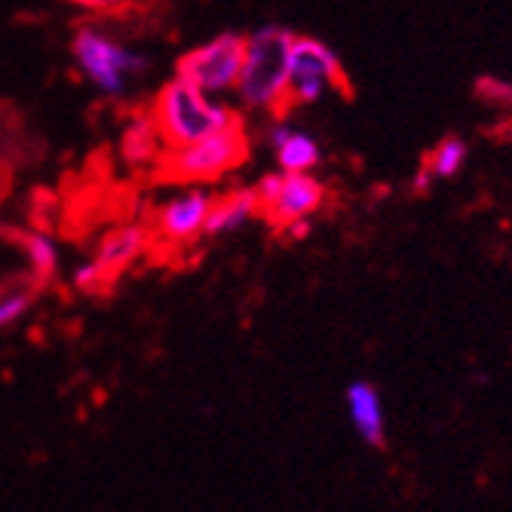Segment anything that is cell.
Here are the masks:
<instances>
[{
    "instance_id": "6da1fadb",
    "label": "cell",
    "mask_w": 512,
    "mask_h": 512,
    "mask_svg": "<svg viewBox=\"0 0 512 512\" xmlns=\"http://www.w3.org/2000/svg\"><path fill=\"white\" fill-rule=\"evenodd\" d=\"M295 34L279 25H264L246 34L243 71L237 99L246 111L279 117L289 108V53Z\"/></svg>"
},
{
    "instance_id": "7a4b0ae2",
    "label": "cell",
    "mask_w": 512,
    "mask_h": 512,
    "mask_svg": "<svg viewBox=\"0 0 512 512\" xmlns=\"http://www.w3.org/2000/svg\"><path fill=\"white\" fill-rule=\"evenodd\" d=\"M148 114L166 148L191 145L203 135H212L243 120L237 108L218 102V96H209V92H203L191 80H184L181 74L160 86Z\"/></svg>"
},
{
    "instance_id": "3957f363",
    "label": "cell",
    "mask_w": 512,
    "mask_h": 512,
    "mask_svg": "<svg viewBox=\"0 0 512 512\" xmlns=\"http://www.w3.org/2000/svg\"><path fill=\"white\" fill-rule=\"evenodd\" d=\"M246 160H249V132L246 123L240 120L227 129L197 138L191 145L166 148L157 163V175L163 181L188 184L191 188V184L221 181L224 175L237 172Z\"/></svg>"
},
{
    "instance_id": "277c9868",
    "label": "cell",
    "mask_w": 512,
    "mask_h": 512,
    "mask_svg": "<svg viewBox=\"0 0 512 512\" xmlns=\"http://www.w3.org/2000/svg\"><path fill=\"white\" fill-rule=\"evenodd\" d=\"M71 56L80 68L83 80L96 86L102 96L120 99L132 80L148 71V59L129 50L117 37H111L102 25H80L71 40Z\"/></svg>"
},
{
    "instance_id": "5b68a950",
    "label": "cell",
    "mask_w": 512,
    "mask_h": 512,
    "mask_svg": "<svg viewBox=\"0 0 512 512\" xmlns=\"http://www.w3.org/2000/svg\"><path fill=\"white\" fill-rule=\"evenodd\" d=\"M258 215L276 227V230H292V237L304 234L307 218L316 215L325 203L322 181L310 172H270L258 184H252Z\"/></svg>"
},
{
    "instance_id": "8992f818",
    "label": "cell",
    "mask_w": 512,
    "mask_h": 512,
    "mask_svg": "<svg viewBox=\"0 0 512 512\" xmlns=\"http://www.w3.org/2000/svg\"><path fill=\"white\" fill-rule=\"evenodd\" d=\"M329 92H350L338 53L316 37H295L289 53V108L313 105Z\"/></svg>"
},
{
    "instance_id": "52a82bcc",
    "label": "cell",
    "mask_w": 512,
    "mask_h": 512,
    "mask_svg": "<svg viewBox=\"0 0 512 512\" xmlns=\"http://www.w3.org/2000/svg\"><path fill=\"white\" fill-rule=\"evenodd\" d=\"M243 53H246V34H218L200 46H194L191 53H184L178 59L175 74L184 80H191L209 96H227L237 89L240 71H243Z\"/></svg>"
},
{
    "instance_id": "ba28073f",
    "label": "cell",
    "mask_w": 512,
    "mask_h": 512,
    "mask_svg": "<svg viewBox=\"0 0 512 512\" xmlns=\"http://www.w3.org/2000/svg\"><path fill=\"white\" fill-rule=\"evenodd\" d=\"M212 194L203 184H191L188 191L175 194L166 206H160L151 234L166 246H191L206 237V218H209Z\"/></svg>"
},
{
    "instance_id": "9c48e42d",
    "label": "cell",
    "mask_w": 512,
    "mask_h": 512,
    "mask_svg": "<svg viewBox=\"0 0 512 512\" xmlns=\"http://www.w3.org/2000/svg\"><path fill=\"white\" fill-rule=\"evenodd\" d=\"M151 243H154L151 227H145V224H123V227L111 230V234H105V240L99 243V249H96V255H92V258L99 261V267L105 270L108 279H117L138 258L148 255Z\"/></svg>"
},
{
    "instance_id": "30bf717a",
    "label": "cell",
    "mask_w": 512,
    "mask_h": 512,
    "mask_svg": "<svg viewBox=\"0 0 512 512\" xmlns=\"http://www.w3.org/2000/svg\"><path fill=\"white\" fill-rule=\"evenodd\" d=\"M344 402H347L350 424L362 436V442L371 448H381L387 442V414L378 387L368 381H353L344 393Z\"/></svg>"
},
{
    "instance_id": "8fae6325",
    "label": "cell",
    "mask_w": 512,
    "mask_h": 512,
    "mask_svg": "<svg viewBox=\"0 0 512 512\" xmlns=\"http://www.w3.org/2000/svg\"><path fill=\"white\" fill-rule=\"evenodd\" d=\"M267 142L276 151V163L283 172H313L322 160V151L316 145V138L307 132L292 129L289 123L276 120L267 129Z\"/></svg>"
},
{
    "instance_id": "7c38bea8",
    "label": "cell",
    "mask_w": 512,
    "mask_h": 512,
    "mask_svg": "<svg viewBox=\"0 0 512 512\" xmlns=\"http://www.w3.org/2000/svg\"><path fill=\"white\" fill-rule=\"evenodd\" d=\"M258 215V200L252 188H234L224 194H212L209 218H206V237H227L249 224Z\"/></svg>"
},
{
    "instance_id": "4fadbf2b",
    "label": "cell",
    "mask_w": 512,
    "mask_h": 512,
    "mask_svg": "<svg viewBox=\"0 0 512 512\" xmlns=\"http://www.w3.org/2000/svg\"><path fill=\"white\" fill-rule=\"evenodd\" d=\"M120 148H123V160L129 166H135V169H148V166L157 169L166 145H163V138H160V132H157V126H154L148 111L135 114L126 123L123 138H120Z\"/></svg>"
},
{
    "instance_id": "5bb4252c",
    "label": "cell",
    "mask_w": 512,
    "mask_h": 512,
    "mask_svg": "<svg viewBox=\"0 0 512 512\" xmlns=\"http://www.w3.org/2000/svg\"><path fill=\"white\" fill-rule=\"evenodd\" d=\"M25 246V258L31 264V276L37 279V283H46L50 276H56L59 270V246L53 237L40 234V230H34V234H28L22 240Z\"/></svg>"
},
{
    "instance_id": "9a60e30c",
    "label": "cell",
    "mask_w": 512,
    "mask_h": 512,
    "mask_svg": "<svg viewBox=\"0 0 512 512\" xmlns=\"http://www.w3.org/2000/svg\"><path fill=\"white\" fill-rule=\"evenodd\" d=\"M463 163H467V145L460 138H445V142L430 157V175L436 178H454Z\"/></svg>"
},
{
    "instance_id": "2e32d148",
    "label": "cell",
    "mask_w": 512,
    "mask_h": 512,
    "mask_svg": "<svg viewBox=\"0 0 512 512\" xmlns=\"http://www.w3.org/2000/svg\"><path fill=\"white\" fill-rule=\"evenodd\" d=\"M34 307V289L31 286H16L0 292V332L13 329V325Z\"/></svg>"
},
{
    "instance_id": "e0dca14e",
    "label": "cell",
    "mask_w": 512,
    "mask_h": 512,
    "mask_svg": "<svg viewBox=\"0 0 512 512\" xmlns=\"http://www.w3.org/2000/svg\"><path fill=\"white\" fill-rule=\"evenodd\" d=\"M71 283H74V289H77V292L99 295V292L111 283V279L105 276V270L99 267V261H96V258H86V261H80V264L74 267Z\"/></svg>"
},
{
    "instance_id": "ac0fdd59",
    "label": "cell",
    "mask_w": 512,
    "mask_h": 512,
    "mask_svg": "<svg viewBox=\"0 0 512 512\" xmlns=\"http://www.w3.org/2000/svg\"><path fill=\"white\" fill-rule=\"evenodd\" d=\"M68 4L92 13V16H123L135 7V0H68Z\"/></svg>"
}]
</instances>
